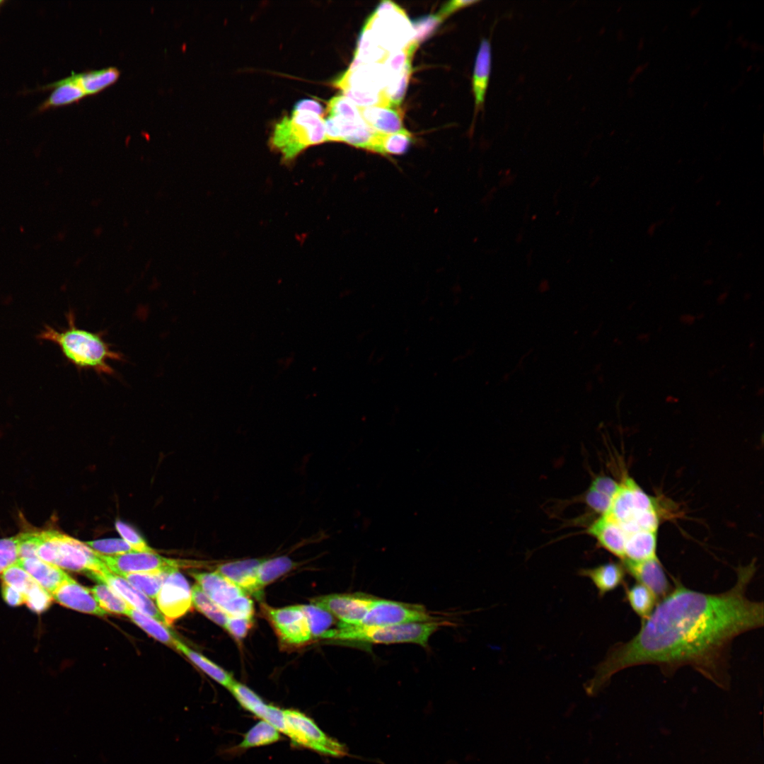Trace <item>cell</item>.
Returning <instances> with one entry per match:
<instances>
[{"mask_svg":"<svg viewBox=\"0 0 764 764\" xmlns=\"http://www.w3.org/2000/svg\"><path fill=\"white\" fill-rule=\"evenodd\" d=\"M5 3H6V1H4V0H0V9H1V8L2 6H3V5H4V4H5Z\"/></svg>","mask_w":764,"mask_h":764,"instance_id":"56","label":"cell"},{"mask_svg":"<svg viewBox=\"0 0 764 764\" xmlns=\"http://www.w3.org/2000/svg\"><path fill=\"white\" fill-rule=\"evenodd\" d=\"M434 620L422 606L374 598L366 615L358 625L388 626Z\"/></svg>","mask_w":764,"mask_h":764,"instance_id":"11","label":"cell"},{"mask_svg":"<svg viewBox=\"0 0 764 764\" xmlns=\"http://www.w3.org/2000/svg\"><path fill=\"white\" fill-rule=\"evenodd\" d=\"M295 567V562L287 556H279L262 560L257 567L258 583L262 589Z\"/></svg>","mask_w":764,"mask_h":764,"instance_id":"33","label":"cell"},{"mask_svg":"<svg viewBox=\"0 0 764 764\" xmlns=\"http://www.w3.org/2000/svg\"><path fill=\"white\" fill-rule=\"evenodd\" d=\"M120 74V70L113 66L81 73H72L71 76L81 87L86 95L95 94L114 83Z\"/></svg>","mask_w":764,"mask_h":764,"instance_id":"27","label":"cell"},{"mask_svg":"<svg viewBox=\"0 0 764 764\" xmlns=\"http://www.w3.org/2000/svg\"><path fill=\"white\" fill-rule=\"evenodd\" d=\"M364 122L373 131L393 134L404 129L400 112L389 106L358 107Z\"/></svg>","mask_w":764,"mask_h":764,"instance_id":"24","label":"cell"},{"mask_svg":"<svg viewBox=\"0 0 764 764\" xmlns=\"http://www.w3.org/2000/svg\"><path fill=\"white\" fill-rule=\"evenodd\" d=\"M612 498L589 487L584 494L589 507L600 515L605 514L610 506Z\"/></svg>","mask_w":764,"mask_h":764,"instance_id":"47","label":"cell"},{"mask_svg":"<svg viewBox=\"0 0 764 764\" xmlns=\"http://www.w3.org/2000/svg\"><path fill=\"white\" fill-rule=\"evenodd\" d=\"M601 547L620 560L623 558L626 534L615 521L606 515H601L587 528Z\"/></svg>","mask_w":764,"mask_h":764,"instance_id":"20","label":"cell"},{"mask_svg":"<svg viewBox=\"0 0 764 764\" xmlns=\"http://www.w3.org/2000/svg\"><path fill=\"white\" fill-rule=\"evenodd\" d=\"M622 564L625 571L637 583L647 587L657 599H662L671 591V586L657 556L642 562Z\"/></svg>","mask_w":764,"mask_h":764,"instance_id":"17","label":"cell"},{"mask_svg":"<svg viewBox=\"0 0 764 764\" xmlns=\"http://www.w3.org/2000/svg\"><path fill=\"white\" fill-rule=\"evenodd\" d=\"M88 576L98 583L103 582L110 586L134 609L168 626L165 617L150 598L123 577L112 573L109 569L101 573H91Z\"/></svg>","mask_w":764,"mask_h":764,"instance_id":"16","label":"cell"},{"mask_svg":"<svg viewBox=\"0 0 764 764\" xmlns=\"http://www.w3.org/2000/svg\"><path fill=\"white\" fill-rule=\"evenodd\" d=\"M267 611L273 626L284 642L300 645L312 638L307 618L301 606L270 608Z\"/></svg>","mask_w":764,"mask_h":764,"instance_id":"14","label":"cell"},{"mask_svg":"<svg viewBox=\"0 0 764 764\" xmlns=\"http://www.w3.org/2000/svg\"><path fill=\"white\" fill-rule=\"evenodd\" d=\"M412 73V59H410L402 72L389 80L387 86L383 90L388 99L390 107L395 108L401 104Z\"/></svg>","mask_w":764,"mask_h":764,"instance_id":"39","label":"cell"},{"mask_svg":"<svg viewBox=\"0 0 764 764\" xmlns=\"http://www.w3.org/2000/svg\"><path fill=\"white\" fill-rule=\"evenodd\" d=\"M309 625L312 637L323 638L335 623V616L315 604L301 606Z\"/></svg>","mask_w":764,"mask_h":764,"instance_id":"37","label":"cell"},{"mask_svg":"<svg viewBox=\"0 0 764 764\" xmlns=\"http://www.w3.org/2000/svg\"><path fill=\"white\" fill-rule=\"evenodd\" d=\"M281 739L280 732L268 722L262 720L251 727L238 745L241 748H249L269 745Z\"/></svg>","mask_w":764,"mask_h":764,"instance_id":"35","label":"cell"},{"mask_svg":"<svg viewBox=\"0 0 764 764\" xmlns=\"http://www.w3.org/2000/svg\"><path fill=\"white\" fill-rule=\"evenodd\" d=\"M375 598L364 594H340L316 597L311 600L332 614L339 622L348 625L361 623Z\"/></svg>","mask_w":764,"mask_h":764,"instance_id":"13","label":"cell"},{"mask_svg":"<svg viewBox=\"0 0 764 764\" xmlns=\"http://www.w3.org/2000/svg\"><path fill=\"white\" fill-rule=\"evenodd\" d=\"M253 625V618L228 617L224 628L237 639L244 637Z\"/></svg>","mask_w":764,"mask_h":764,"instance_id":"48","label":"cell"},{"mask_svg":"<svg viewBox=\"0 0 764 764\" xmlns=\"http://www.w3.org/2000/svg\"><path fill=\"white\" fill-rule=\"evenodd\" d=\"M325 141L322 116L310 111L294 110L277 122L270 137L271 146L285 161L294 160L308 147Z\"/></svg>","mask_w":764,"mask_h":764,"instance_id":"5","label":"cell"},{"mask_svg":"<svg viewBox=\"0 0 764 764\" xmlns=\"http://www.w3.org/2000/svg\"><path fill=\"white\" fill-rule=\"evenodd\" d=\"M1 595L4 601L11 606H19L25 603V596L15 587L1 582Z\"/></svg>","mask_w":764,"mask_h":764,"instance_id":"51","label":"cell"},{"mask_svg":"<svg viewBox=\"0 0 764 764\" xmlns=\"http://www.w3.org/2000/svg\"><path fill=\"white\" fill-rule=\"evenodd\" d=\"M203 591L228 615L253 618L254 606L248 595L217 572H192Z\"/></svg>","mask_w":764,"mask_h":764,"instance_id":"8","label":"cell"},{"mask_svg":"<svg viewBox=\"0 0 764 764\" xmlns=\"http://www.w3.org/2000/svg\"><path fill=\"white\" fill-rule=\"evenodd\" d=\"M474 0H453L446 3L439 11L437 15L444 21L453 12L478 3Z\"/></svg>","mask_w":764,"mask_h":764,"instance_id":"52","label":"cell"},{"mask_svg":"<svg viewBox=\"0 0 764 764\" xmlns=\"http://www.w3.org/2000/svg\"><path fill=\"white\" fill-rule=\"evenodd\" d=\"M54 601L66 608L88 614L104 616L108 612L95 599L90 589L70 577L52 594Z\"/></svg>","mask_w":764,"mask_h":764,"instance_id":"18","label":"cell"},{"mask_svg":"<svg viewBox=\"0 0 764 764\" xmlns=\"http://www.w3.org/2000/svg\"><path fill=\"white\" fill-rule=\"evenodd\" d=\"M754 573L753 564L741 567L734 586L720 594L695 591L676 582L642 620L639 632L612 647L586 683L587 694H596L620 671L643 664L656 665L664 673L688 666L722 683L729 673L733 640L763 625V603L746 594Z\"/></svg>","mask_w":764,"mask_h":764,"instance_id":"1","label":"cell"},{"mask_svg":"<svg viewBox=\"0 0 764 764\" xmlns=\"http://www.w3.org/2000/svg\"><path fill=\"white\" fill-rule=\"evenodd\" d=\"M286 730L296 746L311 749L323 756L341 758L348 755L345 744L328 736L314 721L296 710H284Z\"/></svg>","mask_w":764,"mask_h":764,"instance_id":"7","label":"cell"},{"mask_svg":"<svg viewBox=\"0 0 764 764\" xmlns=\"http://www.w3.org/2000/svg\"><path fill=\"white\" fill-rule=\"evenodd\" d=\"M86 544L95 552L104 555H117L135 552L132 548L122 538H105L86 542Z\"/></svg>","mask_w":764,"mask_h":764,"instance_id":"43","label":"cell"},{"mask_svg":"<svg viewBox=\"0 0 764 764\" xmlns=\"http://www.w3.org/2000/svg\"><path fill=\"white\" fill-rule=\"evenodd\" d=\"M388 52L381 47L371 31L363 28L359 38L354 60L350 64L349 69H353L357 66L372 63L382 64L386 58Z\"/></svg>","mask_w":764,"mask_h":764,"instance_id":"28","label":"cell"},{"mask_svg":"<svg viewBox=\"0 0 764 764\" xmlns=\"http://www.w3.org/2000/svg\"><path fill=\"white\" fill-rule=\"evenodd\" d=\"M174 647L184 654L194 664L212 679L224 687L228 688L234 681L227 671L177 639H175Z\"/></svg>","mask_w":764,"mask_h":764,"instance_id":"29","label":"cell"},{"mask_svg":"<svg viewBox=\"0 0 764 764\" xmlns=\"http://www.w3.org/2000/svg\"><path fill=\"white\" fill-rule=\"evenodd\" d=\"M491 67V43L487 38H483L476 55L472 79V89L475 98V115L483 108Z\"/></svg>","mask_w":764,"mask_h":764,"instance_id":"22","label":"cell"},{"mask_svg":"<svg viewBox=\"0 0 764 764\" xmlns=\"http://www.w3.org/2000/svg\"><path fill=\"white\" fill-rule=\"evenodd\" d=\"M417 47L418 44L412 40L404 47L388 52L382 64L388 74L389 80L402 72L407 62L410 59H412L413 54Z\"/></svg>","mask_w":764,"mask_h":764,"instance_id":"40","label":"cell"},{"mask_svg":"<svg viewBox=\"0 0 764 764\" xmlns=\"http://www.w3.org/2000/svg\"><path fill=\"white\" fill-rule=\"evenodd\" d=\"M442 21L443 20L437 14L429 15L414 21L412 23L414 32L412 40L419 45V42L430 37Z\"/></svg>","mask_w":764,"mask_h":764,"instance_id":"46","label":"cell"},{"mask_svg":"<svg viewBox=\"0 0 764 764\" xmlns=\"http://www.w3.org/2000/svg\"><path fill=\"white\" fill-rule=\"evenodd\" d=\"M156 601L158 609L168 625L191 609V589L178 569H173L168 572Z\"/></svg>","mask_w":764,"mask_h":764,"instance_id":"12","label":"cell"},{"mask_svg":"<svg viewBox=\"0 0 764 764\" xmlns=\"http://www.w3.org/2000/svg\"><path fill=\"white\" fill-rule=\"evenodd\" d=\"M19 536L18 534L0 539V557L6 558L12 562H16L19 557Z\"/></svg>","mask_w":764,"mask_h":764,"instance_id":"50","label":"cell"},{"mask_svg":"<svg viewBox=\"0 0 764 764\" xmlns=\"http://www.w3.org/2000/svg\"><path fill=\"white\" fill-rule=\"evenodd\" d=\"M16 562L51 595L71 577L60 567L37 557H20Z\"/></svg>","mask_w":764,"mask_h":764,"instance_id":"21","label":"cell"},{"mask_svg":"<svg viewBox=\"0 0 764 764\" xmlns=\"http://www.w3.org/2000/svg\"><path fill=\"white\" fill-rule=\"evenodd\" d=\"M654 226H655V224H653V225L650 226V227L649 228L648 232H649V233L650 235H652V233H654V228H655Z\"/></svg>","mask_w":764,"mask_h":764,"instance_id":"55","label":"cell"},{"mask_svg":"<svg viewBox=\"0 0 764 764\" xmlns=\"http://www.w3.org/2000/svg\"><path fill=\"white\" fill-rule=\"evenodd\" d=\"M443 624L442 622L433 620L366 627L340 623L337 627L329 630L323 639L385 644L408 642L426 647L430 637Z\"/></svg>","mask_w":764,"mask_h":764,"instance_id":"4","label":"cell"},{"mask_svg":"<svg viewBox=\"0 0 764 764\" xmlns=\"http://www.w3.org/2000/svg\"><path fill=\"white\" fill-rule=\"evenodd\" d=\"M620 482H616L612 478L599 475L594 478L590 486L596 490L613 498L619 488Z\"/></svg>","mask_w":764,"mask_h":764,"instance_id":"49","label":"cell"},{"mask_svg":"<svg viewBox=\"0 0 764 764\" xmlns=\"http://www.w3.org/2000/svg\"><path fill=\"white\" fill-rule=\"evenodd\" d=\"M625 572L623 564L610 562L592 568L581 569L579 574L591 579L601 597L624 583Z\"/></svg>","mask_w":764,"mask_h":764,"instance_id":"25","label":"cell"},{"mask_svg":"<svg viewBox=\"0 0 764 764\" xmlns=\"http://www.w3.org/2000/svg\"><path fill=\"white\" fill-rule=\"evenodd\" d=\"M91 591L100 606L106 611L126 615L130 605L108 584L99 582Z\"/></svg>","mask_w":764,"mask_h":764,"instance_id":"36","label":"cell"},{"mask_svg":"<svg viewBox=\"0 0 764 764\" xmlns=\"http://www.w3.org/2000/svg\"><path fill=\"white\" fill-rule=\"evenodd\" d=\"M18 535V558L37 557L62 569L84 572L87 575L108 569L86 543L57 529L27 531Z\"/></svg>","mask_w":764,"mask_h":764,"instance_id":"2","label":"cell"},{"mask_svg":"<svg viewBox=\"0 0 764 764\" xmlns=\"http://www.w3.org/2000/svg\"><path fill=\"white\" fill-rule=\"evenodd\" d=\"M52 595L37 583L25 596V604L33 612L40 614L52 604Z\"/></svg>","mask_w":764,"mask_h":764,"instance_id":"44","label":"cell"},{"mask_svg":"<svg viewBox=\"0 0 764 764\" xmlns=\"http://www.w3.org/2000/svg\"><path fill=\"white\" fill-rule=\"evenodd\" d=\"M626 598L632 610L642 620L650 615L657 603L655 595L647 587L637 582L626 589Z\"/></svg>","mask_w":764,"mask_h":764,"instance_id":"31","label":"cell"},{"mask_svg":"<svg viewBox=\"0 0 764 764\" xmlns=\"http://www.w3.org/2000/svg\"><path fill=\"white\" fill-rule=\"evenodd\" d=\"M49 90L52 91L47 99L39 105L37 112H42L51 108L79 102L86 96L71 74L53 83L38 87L35 91Z\"/></svg>","mask_w":764,"mask_h":764,"instance_id":"23","label":"cell"},{"mask_svg":"<svg viewBox=\"0 0 764 764\" xmlns=\"http://www.w3.org/2000/svg\"><path fill=\"white\" fill-rule=\"evenodd\" d=\"M364 28L371 31L378 45L388 52L404 47L414 36L405 11L390 1H383L378 6Z\"/></svg>","mask_w":764,"mask_h":764,"instance_id":"6","label":"cell"},{"mask_svg":"<svg viewBox=\"0 0 764 764\" xmlns=\"http://www.w3.org/2000/svg\"><path fill=\"white\" fill-rule=\"evenodd\" d=\"M96 554L108 568L117 575L125 573H156L198 565L195 561L165 557L155 552H132L112 556Z\"/></svg>","mask_w":764,"mask_h":764,"instance_id":"10","label":"cell"},{"mask_svg":"<svg viewBox=\"0 0 764 764\" xmlns=\"http://www.w3.org/2000/svg\"><path fill=\"white\" fill-rule=\"evenodd\" d=\"M294 110L310 111L320 116L324 113L322 105L312 99H303L298 101L294 107Z\"/></svg>","mask_w":764,"mask_h":764,"instance_id":"53","label":"cell"},{"mask_svg":"<svg viewBox=\"0 0 764 764\" xmlns=\"http://www.w3.org/2000/svg\"><path fill=\"white\" fill-rule=\"evenodd\" d=\"M262 559H245L219 565L216 572L227 578L247 594L260 597L262 589L257 579V567Z\"/></svg>","mask_w":764,"mask_h":764,"instance_id":"19","label":"cell"},{"mask_svg":"<svg viewBox=\"0 0 764 764\" xmlns=\"http://www.w3.org/2000/svg\"><path fill=\"white\" fill-rule=\"evenodd\" d=\"M327 111L329 116L346 121L357 122L362 120L358 107L344 95L332 98L328 101Z\"/></svg>","mask_w":764,"mask_h":764,"instance_id":"42","label":"cell"},{"mask_svg":"<svg viewBox=\"0 0 764 764\" xmlns=\"http://www.w3.org/2000/svg\"><path fill=\"white\" fill-rule=\"evenodd\" d=\"M127 615L141 629L162 643L174 647L175 639L168 626L155 618L141 613L131 606Z\"/></svg>","mask_w":764,"mask_h":764,"instance_id":"30","label":"cell"},{"mask_svg":"<svg viewBox=\"0 0 764 764\" xmlns=\"http://www.w3.org/2000/svg\"><path fill=\"white\" fill-rule=\"evenodd\" d=\"M11 563L13 562L9 560L0 557V574L3 570Z\"/></svg>","mask_w":764,"mask_h":764,"instance_id":"54","label":"cell"},{"mask_svg":"<svg viewBox=\"0 0 764 764\" xmlns=\"http://www.w3.org/2000/svg\"><path fill=\"white\" fill-rule=\"evenodd\" d=\"M67 327L62 330L45 325L37 338L57 345L64 358L79 370H93L98 374L114 375L110 361H122L123 356L113 350L102 332H93L76 325L73 311L66 315Z\"/></svg>","mask_w":764,"mask_h":764,"instance_id":"3","label":"cell"},{"mask_svg":"<svg viewBox=\"0 0 764 764\" xmlns=\"http://www.w3.org/2000/svg\"><path fill=\"white\" fill-rule=\"evenodd\" d=\"M412 141V135L405 129L393 134H378L373 152L383 155L405 153Z\"/></svg>","mask_w":764,"mask_h":764,"instance_id":"32","label":"cell"},{"mask_svg":"<svg viewBox=\"0 0 764 764\" xmlns=\"http://www.w3.org/2000/svg\"><path fill=\"white\" fill-rule=\"evenodd\" d=\"M115 528L126 543H127L135 552H154L155 551L148 545L143 538L130 526L121 521L115 522Z\"/></svg>","mask_w":764,"mask_h":764,"instance_id":"45","label":"cell"},{"mask_svg":"<svg viewBox=\"0 0 764 764\" xmlns=\"http://www.w3.org/2000/svg\"><path fill=\"white\" fill-rule=\"evenodd\" d=\"M657 509L654 498L647 494L631 478L626 477L611 499L605 514L618 523L623 530L632 524L643 513Z\"/></svg>","mask_w":764,"mask_h":764,"instance_id":"9","label":"cell"},{"mask_svg":"<svg viewBox=\"0 0 764 764\" xmlns=\"http://www.w3.org/2000/svg\"><path fill=\"white\" fill-rule=\"evenodd\" d=\"M170 570L156 573H125L118 576L123 577L149 598L156 599L168 572Z\"/></svg>","mask_w":764,"mask_h":764,"instance_id":"34","label":"cell"},{"mask_svg":"<svg viewBox=\"0 0 764 764\" xmlns=\"http://www.w3.org/2000/svg\"><path fill=\"white\" fill-rule=\"evenodd\" d=\"M1 582L6 583L22 592L24 596L37 583L16 562L6 567L0 574Z\"/></svg>","mask_w":764,"mask_h":764,"instance_id":"41","label":"cell"},{"mask_svg":"<svg viewBox=\"0 0 764 764\" xmlns=\"http://www.w3.org/2000/svg\"><path fill=\"white\" fill-rule=\"evenodd\" d=\"M193 606L211 620L224 627L228 615L203 591L198 584L191 589Z\"/></svg>","mask_w":764,"mask_h":764,"instance_id":"38","label":"cell"},{"mask_svg":"<svg viewBox=\"0 0 764 764\" xmlns=\"http://www.w3.org/2000/svg\"><path fill=\"white\" fill-rule=\"evenodd\" d=\"M389 76L382 64H362L347 69L332 82V86L342 92L354 90L361 92H378L388 85Z\"/></svg>","mask_w":764,"mask_h":764,"instance_id":"15","label":"cell"},{"mask_svg":"<svg viewBox=\"0 0 764 764\" xmlns=\"http://www.w3.org/2000/svg\"><path fill=\"white\" fill-rule=\"evenodd\" d=\"M656 531H641L626 536L622 562H639L656 557Z\"/></svg>","mask_w":764,"mask_h":764,"instance_id":"26","label":"cell"}]
</instances>
